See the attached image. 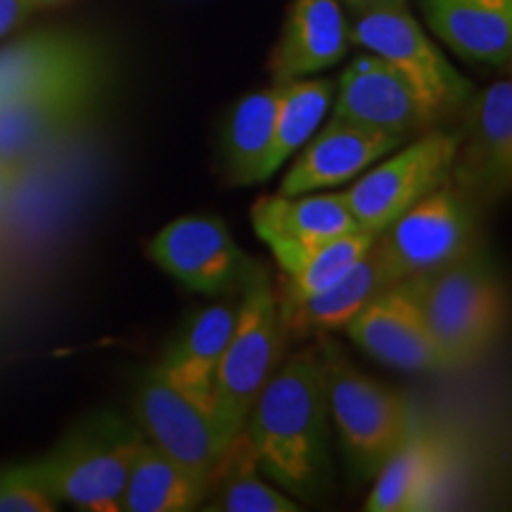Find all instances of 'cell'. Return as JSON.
<instances>
[{"label":"cell","mask_w":512,"mask_h":512,"mask_svg":"<svg viewBox=\"0 0 512 512\" xmlns=\"http://www.w3.org/2000/svg\"><path fill=\"white\" fill-rule=\"evenodd\" d=\"M256 465L299 501L330 486V406L320 351L287 358L268 377L242 427Z\"/></svg>","instance_id":"6da1fadb"},{"label":"cell","mask_w":512,"mask_h":512,"mask_svg":"<svg viewBox=\"0 0 512 512\" xmlns=\"http://www.w3.org/2000/svg\"><path fill=\"white\" fill-rule=\"evenodd\" d=\"M280 302L264 266H249L233 332L214 377V411L228 437H238L252 403L285 351Z\"/></svg>","instance_id":"7a4b0ae2"},{"label":"cell","mask_w":512,"mask_h":512,"mask_svg":"<svg viewBox=\"0 0 512 512\" xmlns=\"http://www.w3.org/2000/svg\"><path fill=\"white\" fill-rule=\"evenodd\" d=\"M415 280L427 325L453 370L477 363L496 344L505 320L503 285L484 254L475 249Z\"/></svg>","instance_id":"3957f363"},{"label":"cell","mask_w":512,"mask_h":512,"mask_svg":"<svg viewBox=\"0 0 512 512\" xmlns=\"http://www.w3.org/2000/svg\"><path fill=\"white\" fill-rule=\"evenodd\" d=\"M143 432L110 413L95 415L34 465L60 503L88 512H121L128 470Z\"/></svg>","instance_id":"277c9868"},{"label":"cell","mask_w":512,"mask_h":512,"mask_svg":"<svg viewBox=\"0 0 512 512\" xmlns=\"http://www.w3.org/2000/svg\"><path fill=\"white\" fill-rule=\"evenodd\" d=\"M351 43L387 60L418 98L427 124L456 117L472 98V83L446 60L422 24L401 8L351 12Z\"/></svg>","instance_id":"5b68a950"},{"label":"cell","mask_w":512,"mask_h":512,"mask_svg":"<svg viewBox=\"0 0 512 512\" xmlns=\"http://www.w3.org/2000/svg\"><path fill=\"white\" fill-rule=\"evenodd\" d=\"M328 406L344 456L358 479H373L389 453L401 444L413 415L406 399L373 377L349 366L335 349L325 347Z\"/></svg>","instance_id":"8992f818"},{"label":"cell","mask_w":512,"mask_h":512,"mask_svg":"<svg viewBox=\"0 0 512 512\" xmlns=\"http://www.w3.org/2000/svg\"><path fill=\"white\" fill-rule=\"evenodd\" d=\"M460 133L427 128L375 162L342 192L358 228L382 233L451 174Z\"/></svg>","instance_id":"52a82bcc"},{"label":"cell","mask_w":512,"mask_h":512,"mask_svg":"<svg viewBox=\"0 0 512 512\" xmlns=\"http://www.w3.org/2000/svg\"><path fill=\"white\" fill-rule=\"evenodd\" d=\"M477 207L446 178L389 223L380 233V242L399 280L427 278L479 249Z\"/></svg>","instance_id":"ba28073f"},{"label":"cell","mask_w":512,"mask_h":512,"mask_svg":"<svg viewBox=\"0 0 512 512\" xmlns=\"http://www.w3.org/2000/svg\"><path fill=\"white\" fill-rule=\"evenodd\" d=\"M107 86V67L67 76L0 105V164L19 166L86 131Z\"/></svg>","instance_id":"9c48e42d"},{"label":"cell","mask_w":512,"mask_h":512,"mask_svg":"<svg viewBox=\"0 0 512 512\" xmlns=\"http://www.w3.org/2000/svg\"><path fill=\"white\" fill-rule=\"evenodd\" d=\"M133 415L145 441L211 484L230 441L219 415L150 368L133 396Z\"/></svg>","instance_id":"30bf717a"},{"label":"cell","mask_w":512,"mask_h":512,"mask_svg":"<svg viewBox=\"0 0 512 512\" xmlns=\"http://www.w3.org/2000/svg\"><path fill=\"white\" fill-rule=\"evenodd\" d=\"M347 335L358 349L384 366L408 373H451L420 306L418 280H401L363 306L347 323Z\"/></svg>","instance_id":"8fae6325"},{"label":"cell","mask_w":512,"mask_h":512,"mask_svg":"<svg viewBox=\"0 0 512 512\" xmlns=\"http://www.w3.org/2000/svg\"><path fill=\"white\" fill-rule=\"evenodd\" d=\"M451 178L477 204L501 200L512 185V83L501 79L472 93Z\"/></svg>","instance_id":"7c38bea8"},{"label":"cell","mask_w":512,"mask_h":512,"mask_svg":"<svg viewBox=\"0 0 512 512\" xmlns=\"http://www.w3.org/2000/svg\"><path fill=\"white\" fill-rule=\"evenodd\" d=\"M147 259L192 292H228L245 280L249 261L226 223L211 216H181L147 242Z\"/></svg>","instance_id":"4fadbf2b"},{"label":"cell","mask_w":512,"mask_h":512,"mask_svg":"<svg viewBox=\"0 0 512 512\" xmlns=\"http://www.w3.org/2000/svg\"><path fill=\"white\" fill-rule=\"evenodd\" d=\"M330 110V117L401 140H411L432 128L411 86L392 64L368 50L354 57L339 76Z\"/></svg>","instance_id":"5bb4252c"},{"label":"cell","mask_w":512,"mask_h":512,"mask_svg":"<svg viewBox=\"0 0 512 512\" xmlns=\"http://www.w3.org/2000/svg\"><path fill=\"white\" fill-rule=\"evenodd\" d=\"M252 228L266 242L280 271L290 273L313 249L358 228L342 192L261 197L252 207Z\"/></svg>","instance_id":"9a60e30c"},{"label":"cell","mask_w":512,"mask_h":512,"mask_svg":"<svg viewBox=\"0 0 512 512\" xmlns=\"http://www.w3.org/2000/svg\"><path fill=\"white\" fill-rule=\"evenodd\" d=\"M403 143L406 140L389 133L330 117L328 124L320 126L309 143L294 155L278 192L304 195L356 181L363 171Z\"/></svg>","instance_id":"2e32d148"},{"label":"cell","mask_w":512,"mask_h":512,"mask_svg":"<svg viewBox=\"0 0 512 512\" xmlns=\"http://www.w3.org/2000/svg\"><path fill=\"white\" fill-rule=\"evenodd\" d=\"M349 17L339 0H290L287 17L268 60L273 83L309 79L347 57Z\"/></svg>","instance_id":"e0dca14e"},{"label":"cell","mask_w":512,"mask_h":512,"mask_svg":"<svg viewBox=\"0 0 512 512\" xmlns=\"http://www.w3.org/2000/svg\"><path fill=\"white\" fill-rule=\"evenodd\" d=\"M107 67L105 53L74 31H36L0 46V105L67 76Z\"/></svg>","instance_id":"ac0fdd59"},{"label":"cell","mask_w":512,"mask_h":512,"mask_svg":"<svg viewBox=\"0 0 512 512\" xmlns=\"http://www.w3.org/2000/svg\"><path fill=\"white\" fill-rule=\"evenodd\" d=\"M396 283L401 280L389 261L387 249L382 247L380 235H377L368 252L342 278L304 302L280 309L285 335L306 337L313 332L344 330L363 306H368L377 294Z\"/></svg>","instance_id":"d6986e66"},{"label":"cell","mask_w":512,"mask_h":512,"mask_svg":"<svg viewBox=\"0 0 512 512\" xmlns=\"http://www.w3.org/2000/svg\"><path fill=\"white\" fill-rule=\"evenodd\" d=\"M446 444L425 427H408L401 444L389 453L373 477L366 510L370 512H415L432 510L439 484L446 472Z\"/></svg>","instance_id":"ffe728a7"},{"label":"cell","mask_w":512,"mask_h":512,"mask_svg":"<svg viewBox=\"0 0 512 512\" xmlns=\"http://www.w3.org/2000/svg\"><path fill=\"white\" fill-rule=\"evenodd\" d=\"M434 36L460 60L508 67L512 57V0H420Z\"/></svg>","instance_id":"44dd1931"},{"label":"cell","mask_w":512,"mask_h":512,"mask_svg":"<svg viewBox=\"0 0 512 512\" xmlns=\"http://www.w3.org/2000/svg\"><path fill=\"white\" fill-rule=\"evenodd\" d=\"M238 304L219 302L188 318L181 332L166 347L159 373L181 392L214 411V377L233 332ZM216 413V411H214Z\"/></svg>","instance_id":"7402d4cb"},{"label":"cell","mask_w":512,"mask_h":512,"mask_svg":"<svg viewBox=\"0 0 512 512\" xmlns=\"http://www.w3.org/2000/svg\"><path fill=\"white\" fill-rule=\"evenodd\" d=\"M209 482L143 439L128 470L121 512H188L207 503Z\"/></svg>","instance_id":"603a6c76"},{"label":"cell","mask_w":512,"mask_h":512,"mask_svg":"<svg viewBox=\"0 0 512 512\" xmlns=\"http://www.w3.org/2000/svg\"><path fill=\"white\" fill-rule=\"evenodd\" d=\"M283 83L242 98L228 114L221 138V157L228 181L233 185H256L275 133Z\"/></svg>","instance_id":"cb8c5ba5"},{"label":"cell","mask_w":512,"mask_h":512,"mask_svg":"<svg viewBox=\"0 0 512 512\" xmlns=\"http://www.w3.org/2000/svg\"><path fill=\"white\" fill-rule=\"evenodd\" d=\"M335 83L330 79H297L283 83L275 133L268 147L264 164L259 169V183H266L275 171L297 155L323 126L332 107Z\"/></svg>","instance_id":"d4e9b609"},{"label":"cell","mask_w":512,"mask_h":512,"mask_svg":"<svg viewBox=\"0 0 512 512\" xmlns=\"http://www.w3.org/2000/svg\"><path fill=\"white\" fill-rule=\"evenodd\" d=\"M211 503L204 510L221 512H297L302 505L294 503L280 486L268 484V477L259 470L252 446L245 434L230 441L226 456L209 484Z\"/></svg>","instance_id":"484cf974"},{"label":"cell","mask_w":512,"mask_h":512,"mask_svg":"<svg viewBox=\"0 0 512 512\" xmlns=\"http://www.w3.org/2000/svg\"><path fill=\"white\" fill-rule=\"evenodd\" d=\"M377 235L380 233L354 228L349 233L323 242L311 254H306L302 264L294 268V271L285 273L283 287H280L278 294L280 309L304 302V299L323 292L325 287H330L335 280L342 278L368 252Z\"/></svg>","instance_id":"4316f807"},{"label":"cell","mask_w":512,"mask_h":512,"mask_svg":"<svg viewBox=\"0 0 512 512\" xmlns=\"http://www.w3.org/2000/svg\"><path fill=\"white\" fill-rule=\"evenodd\" d=\"M57 505L34 460L0 470V512H55Z\"/></svg>","instance_id":"83f0119b"},{"label":"cell","mask_w":512,"mask_h":512,"mask_svg":"<svg viewBox=\"0 0 512 512\" xmlns=\"http://www.w3.org/2000/svg\"><path fill=\"white\" fill-rule=\"evenodd\" d=\"M31 15L29 0H0V41Z\"/></svg>","instance_id":"f1b7e54d"},{"label":"cell","mask_w":512,"mask_h":512,"mask_svg":"<svg viewBox=\"0 0 512 512\" xmlns=\"http://www.w3.org/2000/svg\"><path fill=\"white\" fill-rule=\"evenodd\" d=\"M351 12H366V10H382V8H401L408 5V0H342Z\"/></svg>","instance_id":"f546056e"},{"label":"cell","mask_w":512,"mask_h":512,"mask_svg":"<svg viewBox=\"0 0 512 512\" xmlns=\"http://www.w3.org/2000/svg\"><path fill=\"white\" fill-rule=\"evenodd\" d=\"M19 169H22V164H19V166H3V164H0V209H3L5 200H8L12 185H15L17 176H19Z\"/></svg>","instance_id":"4dcf8cb0"},{"label":"cell","mask_w":512,"mask_h":512,"mask_svg":"<svg viewBox=\"0 0 512 512\" xmlns=\"http://www.w3.org/2000/svg\"><path fill=\"white\" fill-rule=\"evenodd\" d=\"M62 3H69V0H29V8H31V12H38V10L57 8V5H62Z\"/></svg>","instance_id":"1f68e13d"}]
</instances>
